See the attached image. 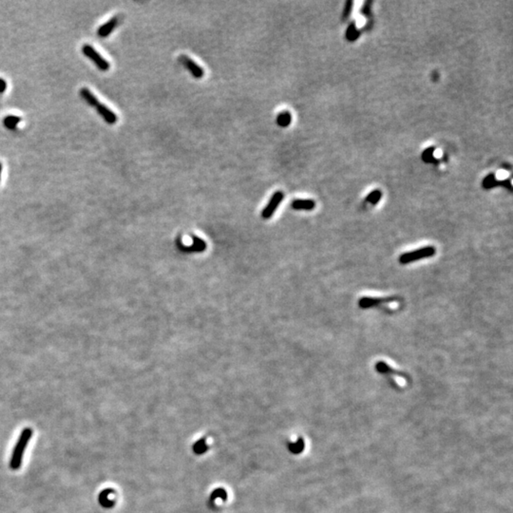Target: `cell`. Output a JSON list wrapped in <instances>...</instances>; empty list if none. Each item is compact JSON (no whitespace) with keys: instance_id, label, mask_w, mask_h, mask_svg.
Masks as SVG:
<instances>
[{"instance_id":"cell-18","label":"cell","mask_w":513,"mask_h":513,"mask_svg":"<svg viewBox=\"0 0 513 513\" xmlns=\"http://www.w3.org/2000/svg\"><path fill=\"white\" fill-rule=\"evenodd\" d=\"M192 241H193V245H192L191 249L195 250V251H204L206 248V243L203 240L199 239L198 237L192 236Z\"/></svg>"},{"instance_id":"cell-5","label":"cell","mask_w":513,"mask_h":513,"mask_svg":"<svg viewBox=\"0 0 513 513\" xmlns=\"http://www.w3.org/2000/svg\"><path fill=\"white\" fill-rule=\"evenodd\" d=\"M399 301V298H396V297H393V298H382V299H378V298H368V297H365V298H362L360 299L359 301V306L361 308V309H370V308L376 307V306H379V305H382L383 303H391V302H395V301Z\"/></svg>"},{"instance_id":"cell-21","label":"cell","mask_w":513,"mask_h":513,"mask_svg":"<svg viewBox=\"0 0 513 513\" xmlns=\"http://www.w3.org/2000/svg\"><path fill=\"white\" fill-rule=\"evenodd\" d=\"M1 170H2V165L0 164V177H1Z\"/></svg>"},{"instance_id":"cell-14","label":"cell","mask_w":513,"mask_h":513,"mask_svg":"<svg viewBox=\"0 0 513 513\" xmlns=\"http://www.w3.org/2000/svg\"><path fill=\"white\" fill-rule=\"evenodd\" d=\"M80 95L83 97V99L88 103V105H90L91 107H94L95 108L96 106L99 104V101L96 97L88 88H82L80 89Z\"/></svg>"},{"instance_id":"cell-12","label":"cell","mask_w":513,"mask_h":513,"mask_svg":"<svg viewBox=\"0 0 513 513\" xmlns=\"http://www.w3.org/2000/svg\"><path fill=\"white\" fill-rule=\"evenodd\" d=\"M209 445L205 437L200 438L192 445V451L196 455H203L209 451Z\"/></svg>"},{"instance_id":"cell-2","label":"cell","mask_w":513,"mask_h":513,"mask_svg":"<svg viewBox=\"0 0 513 513\" xmlns=\"http://www.w3.org/2000/svg\"><path fill=\"white\" fill-rule=\"evenodd\" d=\"M436 250L433 246H426L419 249L411 251L409 253H404L399 256V263L401 264H409L413 262H418L426 258H432L435 255Z\"/></svg>"},{"instance_id":"cell-8","label":"cell","mask_w":513,"mask_h":513,"mask_svg":"<svg viewBox=\"0 0 513 513\" xmlns=\"http://www.w3.org/2000/svg\"><path fill=\"white\" fill-rule=\"evenodd\" d=\"M117 16L112 17V18L110 19L108 22L105 23L104 25H102V26L98 29V36L100 37H109L110 34L113 31V29H115V27L117 26Z\"/></svg>"},{"instance_id":"cell-6","label":"cell","mask_w":513,"mask_h":513,"mask_svg":"<svg viewBox=\"0 0 513 513\" xmlns=\"http://www.w3.org/2000/svg\"><path fill=\"white\" fill-rule=\"evenodd\" d=\"M180 61L182 62L183 66L189 71V73L192 74V76L194 78L201 79L204 77V75H205L204 69L202 67L199 66L198 64L196 62H194L190 57H188L186 55H181Z\"/></svg>"},{"instance_id":"cell-17","label":"cell","mask_w":513,"mask_h":513,"mask_svg":"<svg viewBox=\"0 0 513 513\" xmlns=\"http://www.w3.org/2000/svg\"><path fill=\"white\" fill-rule=\"evenodd\" d=\"M111 492H112V491L108 490V491H103L102 493H101V495H100V497H99V501H100V504H101L103 506H105V507H110V506H113L114 501L109 498Z\"/></svg>"},{"instance_id":"cell-20","label":"cell","mask_w":513,"mask_h":513,"mask_svg":"<svg viewBox=\"0 0 513 513\" xmlns=\"http://www.w3.org/2000/svg\"><path fill=\"white\" fill-rule=\"evenodd\" d=\"M7 88V82L0 78V93H3Z\"/></svg>"},{"instance_id":"cell-13","label":"cell","mask_w":513,"mask_h":513,"mask_svg":"<svg viewBox=\"0 0 513 513\" xmlns=\"http://www.w3.org/2000/svg\"><path fill=\"white\" fill-rule=\"evenodd\" d=\"M291 122H292V114L288 110H283L279 112L276 118V123L280 127H287L288 125H290Z\"/></svg>"},{"instance_id":"cell-1","label":"cell","mask_w":513,"mask_h":513,"mask_svg":"<svg viewBox=\"0 0 513 513\" xmlns=\"http://www.w3.org/2000/svg\"><path fill=\"white\" fill-rule=\"evenodd\" d=\"M31 435H33V431L29 428L23 430L19 438L17 440V443L15 446L12 456H11V460H10V468L11 469L16 470L21 467L23 455H24L26 447L29 444V440L31 438Z\"/></svg>"},{"instance_id":"cell-19","label":"cell","mask_w":513,"mask_h":513,"mask_svg":"<svg viewBox=\"0 0 513 513\" xmlns=\"http://www.w3.org/2000/svg\"><path fill=\"white\" fill-rule=\"evenodd\" d=\"M381 198V192L378 190L373 191L368 197H367L366 201L373 204V205H376L379 200Z\"/></svg>"},{"instance_id":"cell-9","label":"cell","mask_w":513,"mask_h":513,"mask_svg":"<svg viewBox=\"0 0 513 513\" xmlns=\"http://www.w3.org/2000/svg\"><path fill=\"white\" fill-rule=\"evenodd\" d=\"M375 370L381 374H388V375H391V374H396L397 376H402V377H405V378H408V375L404 374L403 373L401 372H398V371H396L395 369H393L392 367L389 366L388 364L386 362H383V361H379L375 364Z\"/></svg>"},{"instance_id":"cell-7","label":"cell","mask_w":513,"mask_h":513,"mask_svg":"<svg viewBox=\"0 0 513 513\" xmlns=\"http://www.w3.org/2000/svg\"><path fill=\"white\" fill-rule=\"evenodd\" d=\"M95 108L98 113L101 115V117L104 118L105 121L109 125H114L117 122V115L112 110L109 109L106 105H103V104L99 103Z\"/></svg>"},{"instance_id":"cell-3","label":"cell","mask_w":513,"mask_h":513,"mask_svg":"<svg viewBox=\"0 0 513 513\" xmlns=\"http://www.w3.org/2000/svg\"><path fill=\"white\" fill-rule=\"evenodd\" d=\"M82 51H83L84 55L90 59L100 71L108 72L110 70V63L103 56H101L100 53L96 51L92 46L88 44L84 45L82 48Z\"/></svg>"},{"instance_id":"cell-11","label":"cell","mask_w":513,"mask_h":513,"mask_svg":"<svg viewBox=\"0 0 513 513\" xmlns=\"http://www.w3.org/2000/svg\"><path fill=\"white\" fill-rule=\"evenodd\" d=\"M315 202L312 200H295L292 203V208L295 210L311 211L315 208Z\"/></svg>"},{"instance_id":"cell-4","label":"cell","mask_w":513,"mask_h":513,"mask_svg":"<svg viewBox=\"0 0 513 513\" xmlns=\"http://www.w3.org/2000/svg\"><path fill=\"white\" fill-rule=\"evenodd\" d=\"M283 198H284V194L281 191H277L274 193L271 200L269 201V203L265 206V208L262 212V217L264 218V220H268L271 218L273 214L279 207L280 203L282 202Z\"/></svg>"},{"instance_id":"cell-10","label":"cell","mask_w":513,"mask_h":513,"mask_svg":"<svg viewBox=\"0 0 513 513\" xmlns=\"http://www.w3.org/2000/svg\"><path fill=\"white\" fill-rule=\"evenodd\" d=\"M228 497V491H227L226 489H223V488H217L210 494V497H209L210 505H214L215 506L217 504L218 500H221L222 503L227 502Z\"/></svg>"},{"instance_id":"cell-15","label":"cell","mask_w":513,"mask_h":513,"mask_svg":"<svg viewBox=\"0 0 513 513\" xmlns=\"http://www.w3.org/2000/svg\"><path fill=\"white\" fill-rule=\"evenodd\" d=\"M304 440L302 439L301 437H299L297 441L295 442H290L288 443L287 447H288V451L293 454V455H300L303 450H304Z\"/></svg>"},{"instance_id":"cell-16","label":"cell","mask_w":513,"mask_h":513,"mask_svg":"<svg viewBox=\"0 0 513 513\" xmlns=\"http://www.w3.org/2000/svg\"><path fill=\"white\" fill-rule=\"evenodd\" d=\"M21 121H22V119L18 116L9 115L7 117L3 119V125H5V127H7L8 130H15L16 125H18Z\"/></svg>"}]
</instances>
